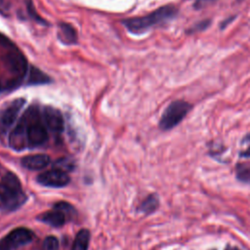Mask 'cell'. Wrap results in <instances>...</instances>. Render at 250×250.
<instances>
[{"label": "cell", "instance_id": "cell-1", "mask_svg": "<svg viewBox=\"0 0 250 250\" xmlns=\"http://www.w3.org/2000/svg\"><path fill=\"white\" fill-rule=\"evenodd\" d=\"M179 15V8L173 4L161 6L147 15L123 20L121 22L126 29L136 35L144 34L153 27L163 25Z\"/></svg>", "mask_w": 250, "mask_h": 250}, {"label": "cell", "instance_id": "cell-2", "mask_svg": "<svg viewBox=\"0 0 250 250\" xmlns=\"http://www.w3.org/2000/svg\"><path fill=\"white\" fill-rule=\"evenodd\" d=\"M26 127V140L28 147H36L48 141V132L43 123L42 115L37 105H30L21 115Z\"/></svg>", "mask_w": 250, "mask_h": 250}, {"label": "cell", "instance_id": "cell-3", "mask_svg": "<svg viewBox=\"0 0 250 250\" xmlns=\"http://www.w3.org/2000/svg\"><path fill=\"white\" fill-rule=\"evenodd\" d=\"M26 199V196L21 188V184L12 172L4 175L0 182V201L8 210L19 208Z\"/></svg>", "mask_w": 250, "mask_h": 250}, {"label": "cell", "instance_id": "cell-4", "mask_svg": "<svg viewBox=\"0 0 250 250\" xmlns=\"http://www.w3.org/2000/svg\"><path fill=\"white\" fill-rule=\"evenodd\" d=\"M192 109V104L185 100L171 102L161 114L158 126L162 131H169L178 126Z\"/></svg>", "mask_w": 250, "mask_h": 250}, {"label": "cell", "instance_id": "cell-5", "mask_svg": "<svg viewBox=\"0 0 250 250\" xmlns=\"http://www.w3.org/2000/svg\"><path fill=\"white\" fill-rule=\"evenodd\" d=\"M5 62L10 71L16 75L12 88L14 86H18L28 72L27 61L25 57L21 51L13 46L11 51H9V53L5 56Z\"/></svg>", "mask_w": 250, "mask_h": 250}, {"label": "cell", "instance_id": "cell-6", "mask_svg": "<svg viewBox=\"0 0 250 250\" xmlns=\"http://www.w3.org/2000/svg\"><path fill=\"white\" fill-rule=\"evenodd\" d=\"M24 104L25 99L18 98L3 106L0 110V137L5 135L13 126Z\"/></svg>", "mask_w": 250, "mask_h": 250}, {"label": "cell", "instance_id": "cell-7", "mask_svg": "<svg viewBox=\"0 0 250 250\" xmlns=\"http://www.w3.org/2000/svg\"><path fill=\"white\" fill-rule=\"evenodd\" d=\"M69 176L65 171H62L58 168L48 170L39 174L36 178L38 184L44 187L51 188H62L66 186L69 183Z\"/></svg>", "mask_w": 250, "mask_h": 250}, {"label": "cell", "instance_id": "cell-8", "mask_svg": "<svg viewBox=\"0 0 250 250\" xmlns=\"http://www.w3.org/2000/svg\"><path fill=\"white\" fill-rule=\"evenodd\" d=\"M42 120L44 125L54 133H62L64 128V120L62 112L51 105L42 108Z\"/></svg>", "mask_w": 250, "mask_h": 250}, {"label": "cell", "instance_id": "cell-9", "mask_svg": "<svg viewBox=\"0 0 250 250\" xmlns=\"http://www.w3.org/2000/svg\"><path fill=\"white\" fill-rule=\"evenodd\" d=\"M32 238L33 232L30 229L26 228H17L13 229L5 238H3V241L7 247L12 250L29 243Z\"/></svg>", "mask_w": 250, "mask_h": 250}, {"label": "cell", "instance_id": "cell-10", "mask_svg": "<svg viewBox=\"0 0 250 250\" xmlns=\"http://www.w3.org/2000/svg\"><path fill=\"white\" fill-rule=\"evenodd\" d=\"M9 144L10 146L17 151L22 150L28 146L26 140V127L22 116H21L17 125L10 134Z\"/></svg>", "mask_w": 250, "mask_h": 250}, {"label": "cell", "instance_id": "cell-11", "mask_svg": "<svg viewBox=\"0 0 250 250\" xmlns=\"http://www.w3.org/2000/svg\"><path fill=\"white\" fill-rule=\"evenodd\" d=\"M50 157L47 154H31L21 158V165L29 170H42L50 164Z\"/></svg>", "mask_w": 250, "mask_h": 250}, {"label": "cell", "instance_id": "cell-12", "mask_svg": "<svg viewBox=\"0 0 250 250\" xmlns=\"http://www.w3.org/2000/svg\"><path fill=\"white\" fill-rule=\"evenodd\" d=\"M37 219L51 227H55V228L62 227V225H64V223L66 221L65 213L57 208H55L52 211H47V212L41 214L40 216H38Z\"/></svg>", "mask_w": 250, "mask_h": 250}, {"label": "cell", "instance_id": "cell-13", "mask_svg": "<svg viewBox=\"0 0 250 250\" xmlns=\"http://www.w3.org/2000/svg\"><path fill=\"white\" fill-rule=\"evenodd\" d=\"M59 40L65 45H73L77 42L76 29L68 22H60L58 31Z\"/></svg>", "mask_w": 250, "mask_h": 250}, {"label": "cell", "instance_id": "cell-14", "mask_svg": "<svg viewBox=\"0 0 250 250\" xmlns=\"http://www.w3.org/2000/svg\"><path fill=\"white\" fill-rule=\"evenodd\" d=\"M50 81H51V78L46 73H44L43 71L38 69L37 67L31 66L28 69L26 84L41 85V84H48V83H50Z\"/></svg>", "mask_w": 250, "mask_h": 250}, {"label": "cell", "instance_id": "cell-15", "mask_svg": "<svg viewBox=\"0 0 250 250\" xmlns=\"http://www.w3.org/2000/svg\"><path fill=\"white\" fill-rule=\"evenodd\" d=\"M90 242V232L88 229H80L73 241L71 250H88Z\"/></svg>", "mask_w": 250, "mask_h": 250}, {"label": "cell", "instance_id": "cell-16", "mask_svg": "<svg viewBox=\"0 0 250 250\" xmlns=\"http://www.w3.org/2000/svg\"><path fill=\"white\" fill-rule=\"evenodd\" d=\"M158 205H159V199H158L157 195L150 194L142 202V204L140 206V210L144 213L149 214V213L154 212L157 209Z\"/></svg>", "mask_w": 250, "mask_h": 250}, {"label": "cell", "instance_id": "cell-17", "mask_svg": "<svg viewBox=\"0 0 250 250\" xmlns=\"http://www.w3.org/2000/svg\"><path fill=\"white\" fill-rule=\"evenodd\" d=\"M235 176L242 183H250V164L238 163L235 168Z\"/></svg>", "mask_w": 250, "mask_h": 250}, {"label": "cell", "instance_id": "cell-18", "mask_svg": "<svg viewBox=\"0 0 250 250\" xmlns=\"http://www.w3.org/2000/svg\"><path fill=\"white\" fill-rule=\"evenodd\" d=\"M212 23V21L211 19H204V20H201L199 21H196L195 23H193L191 26L188 27V29L186 31L187 34H194V33H197V32H201V31H204L206 30Z\"/></svg>", "mask_w": 250, "mask_h": 250}, {"label": "cell", "instance_id": "cell-19", "mask_svg": "<svg viewBox=\"0 0 250 250\" xmlns=\"http://www.w3.org/2000/svg\"><path fill=\"white\" fill-rule=\"evenodd\" d=\"M25 5H26V10H27V14L28 16L33 20L35 21L36 22L40 23V24H43V25H48V21L43 19L42 17H40L38 15V13L36 12V9L35 7L33 6V2L32 0H25Z\"/></svg>", "mask_w": 250, "mask_h": 250}, {"label": "cell", "instance_id": "cell-20", "mask_svg": "<svg viewBox=\"0 0 250 250\" xmlns=\"http://www.w3.org/2000/svg\"><path fill=\"white\" fill-rule=\"evenodd\" d=\"M44 250H58L59 249V240L55 236H48L43 242Z\"/></svg>", "mask_w": 250, "mask_h": 250}, {"label": "cell", "instance_id": "cell-21", "mask_svg": "<svg viewBox=\"0 0 250 250\" xmlns=\"http://www.w3.org/2000/svg\"><path fill=\"white\" fill-rule=\"evenodd\" d=\"M241 144L246 146V148L239 152V156L243 158H250V133L246 134L241 141Z\"/></svg>", "mask_w": 250, "mask_h": 250}, {"label": "cell", "instance_id": "cell-22", "mask_svg": "<svg viewBox=\"0 0 250 250\" xmlns=\"http://www.w3.org/2000/svg\"><path fill=\"white\" fill-rule=\"evenodd\" d=\"M216 0H195L193 4V8L195 10H200L202 8H205L206 6L214 3Z\"/></svg>", "mask_w": 250, "mask_h": 250}, {"label": "cell", "instance_id": "cell-23", "mask_svg": "<svg viewBox=\"0 0 250 250\" xmlns=\"http://www.w3.org/2000/svg\"><path fill=\"white\" fill-rule=\"evenodd\" d=\"M236 18V16H230V17H229V18H227V19H225L221 23H220V28L223 30V29H225L231 21H234V19Z\"/></svg>", "mask_w": 250, "mask_h": 250}, {"label": "cell", "instance_id": "cell-24", "mask_svg": "<svg viewBox=\"0 0 250 250\" xmlns=\"http://www.w3.org/2000/svg\"><path fill=\"white\" fill-rule=\"evenodd\" d=\"M8 11H9V5L6 2V0H0V14L7 15Z\"/></svg>", "mask_w": 250, "mask_h": 250}, {"label": "cell", "instance_id": "cell-25", "mask_svg": "<svg viewBox=\"0 0 250 250\" xmlns=\"http://www.w3.org/2000/svg\"><path fill=\"white\" fill-rule=\"evenodd\" d=\"M1 89H2V87H1V83H0V91H1Z\"/></svg>", "mask_w": 250, "mask_h": 250}]
</instances>
